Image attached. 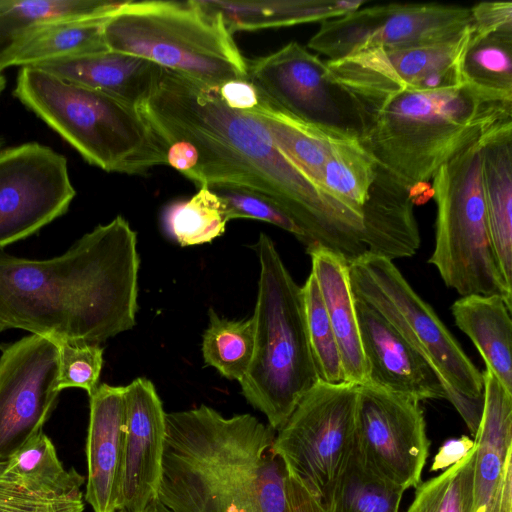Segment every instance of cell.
<instances>
[{"instance_id":"cell-18","label":"cell","mask_w":512,"mask_h":512,"mask_svg":"<svg viewBox=\"0 0 512 512\" xmlns=\"http://www.w3.org/2000/svg\"><path fill=\"white\" fill-rule=\"evenodd\" d=\"M356 314L367 367L366 383L419 402L446 399L430 365L381 314L358 299Z\"/></svg>"},{"instance_id":"cell-4","label":"cell","mask_w":512,"mask_h":512,"mask_svg":"<svg viewBox=\"0 0 512 512\" xmlns=\"http://www.w3.org/2000/svg\"><path fill=\"white\" fill-rule=\"evenodd\" d=\"M360 117L359 140L415 200L418 187L423 189L442 165L512 121V96L464 82L395 94L363 108Z\"/></svg>"},{"instance_id":"cell-9","label":"cell","mask_w":512,"mask_h":512,"mask_svg":"<svg viewBox=\"0 0 512 512\" xmlns=\"http://www.w3.org/2000/svg\"><path fill=\"white\" fill-rule=\"evenodd\" d=\"M481 139L442 165L432 178L437 214L428 262L461 296L499 295L512 307V288L501 274L487 226Z\"/></svg>"},{"instance_id":"cell-23","label":"cell","mask_w":512,"mask_h":512,"mask_svg":"<svg viewBox=\"0 0 512 512\" xmlns=\"http://www.w3.org/2000/svg\"><path fill=\"white\" fill-rule=\"evenodd\" d=\"M338 344L346 383L362 385L367 367L362 349L348 262L322 246L306 249Z\"/></svg>"},{"instance_id":"cell-34","label":"cell","mask_w":512,"mask_h":512,"mask_svg":"<svg viewBox=\"0 0 512 512\" xmlns=\"http://www.w3.org/2000/svg\"><path fill=\"white\" fill-rule=\"evenodd\" d=\"M209 324L203 333L202 355L229 380L241 381L247 373L254 353L253 318L228 320L210 308Z\"/></svg>"},{"instance_id":"cell-38","label":"cell","mask_w":512,"mask_h":512,"mask_svg":"<svg viewBox=\"0 0 512 512\" xmlns=\"http://www.w3.org/2000/svg\"><path fill=\"white\" fill-rule=\"evenodd\" d=\"M222 200L228 221L249 218L273 224L293 234L306 247L308 239L297 223L270 199L244 189L215 186L209 187Z\"/></svg>"},{"instance_id":"cell-29","label":"cell","mask_w":512,"mask_h":512,"mask_svg":"<svg viewBox=\"0 0 512 512\" xmlns=\"http://www.w3.org/2000/svg\"><path fill=\"white\" fill-rule=\"evenodd\" d=\"M404 492L371 466L355 436L321 505L325 512H399Z\"/></svg>"},{"instance_id":"cell-11","label":"cell","mask_w":512,"mask_h":512,"mask_svg":"<svg viewBox=\"0 0 512 512\" xmlns=\"http://www.w3.org/2000/svg\"><path fill=\"white\" fill-rule=\"evenodd\" d=\"M471 25L470 7L440 3H390L359 8L321 22L308 47L338 60L373 49L444 43Z\"/></svg>"},{"instance_id":"cell-22","label":"cell","mask_w":512,"mask_h":512,"mask_svg":"<svg viewBox=\"0 0 512 512\" xmlns=\"http://www.w3.org/2000/svg\"><path fill=\"white\" fill-rule=\"evenodd\" d=\"M66 81L95 89L140 108L155 91L163 68L113 51L47 61L35 66Z\"/></svg>"},{"instance_id":"cell-40","label":"cell","mask_w":512,"mask_h":512,"mask_svg":"<svg viewBox=\"0 0 512 512\" xmlns=\"http://www.w3.org/2000/svg\"><path fill=\"white\" fill-rule=\"evenodd\" d=\"M83 492L53 495L31 491L0 475V512H84Z\"/></svg>"},{"instance_id":"cell-7","label":"cell","mask_w":512,"mask_h":512,"mask_svg":"<svg viewBox=\"0 0 512 512\" xmlns=\"http://www.w3.org/2000/svg\"><path fill=\"white\" fill-rule=\"evenodd\" d=\"M109 51L146 59L205 85L248 79L222 17L198 0L123 1L104 24Z\"/></svg>"},{"instance_id":"cell-15","label":"cell","mask_w":512,"mask_h":512,"mask_svg":"<svg viewBox=\"0 0 512 512\" xmlns=\"http://www.w3.org/2000/svg\"><path fill=\"white\" fill-rule=\"evenodd\" d=\"M59 354L57 344L30 334L1 346L0 462L42 431L56 406Z\"/></svg>"},{"instance_id":"cell-19","label":"cell","mask_w":512,"mask_h":512,"mask_svg":"<svg viewBox=\"0 0 512 512\" xmlns=\"http://www.w3.org/2000/svg\"><path fill=\"white\" fill-rule=\"evenodd\" d=\"M483 410L474 442L473 512H512V392L488 369Z\"/></svg>"},{"instance_id":"cell-24","label":"cell","mask_w":512,"mask_h":512,"mask_svg":"<svg viewBox=\"0 0 512 512\" xmlns=\"http://www.w3.org/2000/svg\"><path fill=\"white\" fill-rule=\"evenodd\" d=\"M481 180L492 248L512 288V121L482 137Z\"/></svg>"},{"instance_id":"cell-33","label":"cell","mask_w":512,"mask_h":512,"mask_svg":"<svg viewBox=\"0 0 512 512\" xmlns=\"http://www.w3.org/2000/svg\"><path fill=\"white\" fill-rule=\"evenodd\" d=\"M376 167V160L359 137H345L334 145L323 167L321 184L342 202L363 214Z\"/></svg>"},{"instance_id":"cell-2","label":"cell","mask_w":512,"mask_h":512,"mask_svg":"<svg viewBox=\"0 0 512 512\" xmlns=\"http://www.w3.org/2000/svg\"><path fill=\"white\" fill-rule=\"evenodd\" d=\"M137 235L122 216L84 234L63 254L0 253V332L100 344L130 330L138 310Z\"/></svg>"},{"instance_id":"cell-45","label":"cell","mask_w":512,"mask_h":512,"mask_svg":"<svg viewBox=\"0 0 512 512\" xmlns=\"http://www.w3.org/2000/svg\"><path fill=\"white\" fill-rule=\"evenodd\" d=\"M118 512H127L124 510H120ZM138 512H172L169 508H167L159 498L151 501L149 504L146 505L144 509Z\"/></svg>"},{"instance_id":"cell-32","label":"cell","mask_w":512,"mask_h":512,"mask_svg":"<svg viewBox=\"0 0 512 512\" xmlns=\"http://www.w3.org/2000/svg\"><path fill=\"white\" fill-rule=\"evenodd\" d=\"M512 29L473 33L460 60L463 82L512 96Z\"/></svg>"},{"instance_id":"cell-17","label":"cell","mask_w":512,"mask_h":512,"mask_svg":"<svg viewBox=\"0 0 512 512\" xmlns=\"http://www.w3.org/2000/svg\"><path fill=\"white\" fill-rule=\"evenodd\" d=\"M124 396L121 510L138 512L159 498L166 412L154 384L146 378H136L124 386Z\"/></svg>"},{"instance_id":"cell-44","label":"cell","mask_w":512,"mask_h":512,"mask_svg":"<svg viewBox=\"0 0 512 512\" xmlns=\"http://www.w3.org/2000/svg\"><path fill=\"white\" fill-rule=\"evenodd\" d=\"M474 446V440L466 435L445 441L434 457L431 470L447 469L464 458Z\"/></svg>"},{"instance_id":"cell-43","label":"cell","mask_w":512,"mask_h":512,"mask_svg":"<svg viewBox=\"0 0 512 512\" xmlns=\"http://www.w3.org/2000/svg\"><path fill=\"white\" fill-rule=\"evenodd\" d=\"M286 492L290 512H325L319 500L288 470Z\"/></svg>"},{"instance_id":"cell-20","label":"cell","mask_w":512,"mask_h":512,"mask_svg":"<svg viewBox=\"0 0 512 512\" xmlns=\"http://www.w3.org/2000/svg\"><path fill=\"white\" fill-rule=\"evenodd\" d=\"M89 409L84 499L93 512H118L122 509L124 387L98 385L89 395Z\"/></svg>"},{"instance_id":"cell-13","label":"cell","mask_w":512,"mask_h":512,"mask_svg":"<svg viewBox=\"0 0 512 512\" xmlns=\"http://www.w3.org/2000/svg\"><path fill=\"white\" fill-rule=\"evenodd\" d=\"M76 195L65 156L37 142L0 150V250L65 214Z\"/></svg>"},{"instance_id":"cell-48","label":"cell","mask_w":512,"mask_h":512,"mask_svg":"<svg viewBox=\"0 0 512 512\" xmlns=\"http://www.w3.org/2000/svg\"><path fill=\"white\" fill-rule=\"evenodd\" d=\"M4 139L0 137V150L3 148Z\"/></svg>"},{"instance_id":"cell-8","label":"cell","mask_w":512,"mask_h":512,"mask_svg":"<svg viewBox=\"0 0 512 512\" xmlns=\"http://www.w3.org/2000/svg\"><path fill=\"white\" fill-rule=\"evenodd\" d=\"M356 299L381 314L430 365L473 436L483 410V376L433 308L393 261L365 254L349 264Z\"/></svg>"},{"instance_id":"cell-39","label":"cell","mask_w":512,"mask_h":512,"mask_svg":"<svg viewBox=\"0 0 512 512\" xmlns=\"http://www.w3.org/2000/svg\"><path fill=\"white\" fill-rule=\"evenodd\" d=\"M56 344L59 354L58 389L80 388L90 395L98 386L103 348L99 344L80 341H60Z\"/></svg>"},{"instance_id":"cell-21","label":"cell","mask_w":512,"mask_h":512,"mask_svg":"<svg viewBox=\"0 0 512 512\" xmlns=\"http://www.w3.org/2000/svg\"><path fill=\"white\" fill-rule=\"evenodd\" d=\"M414 205L411 189L377 164L362 209L367 254L393 261L417 253L420 234Z\"/></svg>"},{"instance_id":"cell-3","label":"cell","mask_w":512,"mask_h":512,"mask_svg":"<svg viewBox=\"0 0 512 512\" xmlns=\"http://www.w3.org/2000/svg\"><path fill=\"white\" fill-rule=\"evenodd\" d=\"M276 433L204 404L166 413L160 501L172 512H290Z\"/></svg>"},{"instance_id":"cell-14","label":"cell","mask_w":512,"mask_h":512,"mask_svg":"<svg viewBox=\"0 0 512 512\" xmlns=\"http://www.w3.org/2000/svg\"><path fill=\"white\" fill-rule=\"evenodd\" d=\"M248 80L273 103L319 127L360 136L361 118L331 78L326 61L296 41L247 62Z\"/></svg>"},{"instance_id":"cell-26","label":"cell","mask_w":512,"mask_h":512,"mask_svg":"<svg viewBox=\"0 0 512 512\" xmlns=\"http://www.w3.org/2000/svg\"><path fill=\"white\" fill-rule=\"evenodd\" d=\"M221 15L228 31L284 27L337 18L361 8L362 0H198Z\"/></svg>"},{"instance_id":"cell-30","label":"cell","mask_w":512,"mask_h":512,"mask_svg":"<svg viewBox=\"0 0 512 512\" xmlns=\"http://www.w3.org/2000/svg\"><path fill=\"white\" fill-rule=\"evenodd\" d=\"M123 2V1H122ZM122 2L106 0H0V68L31 31L63 19L106 17Z\"/></svg>"},{"instance_id":"cell-5","label":"cell","mask_w":512,"mask_h":512,"mask_svg":"<svg viewBox=\"0 0 512 512\" xmlns=\"http://www.w3.org/2000/svg\"><path fill=\"white\" fill-rule=\"evenodd\" d=\"M13 94L106 172L142 175L166 164L163 142L130 103L34 67H21Z\"/></svg>"},{"instance_id":"cell-41","label":"cell","mask_w":512,"mask_h":512,"mask_svg":"<svg viewBox=\"0 0 512 512\" xmlns=\"http://www.w3.org/2000/svg\"><path fill=\"white\" fill-rule=\"evenodd\" d=\"M471 30L486 33L501 29H512V2H481L472 7Z\"/></svg>"},{"instance_id":"cell-10","label":"cell","mask_w":512,"mask_h":512,"mask_svg":"<svg viewBox=\"0 0 512 512\" xmlns=\"http://www.w3.org/2000/svg\"><path fill=\"white\" fill-rule=\"evenodd\" d=\"M358 391L318 381L276 433L273 452L320 503L354 443Z\"/></svg>"},{"instance_id":"cell-6","label":"cell","mask_w":512,"mask_h":512,"mask_svg":"<svg viewBox=\"0 0 512 512\" xmlns=\"http://www.w3.org/2000/svg\"><path fill=\"white\" fill-rule=\"evenodd\" d=\"M254 248L260 264L252 316L254 353L239 383L247 402L278 432L319 380L308 341L302 287L268 235L261 233Z\"/></svg>"},{"instance_id":"cell-35","label":"cell","mask_w":512,"mask_h":512,"mask_svg":"<svg viewBox=\"0 0 512 512\" xmlns=\"http://www.w3.org/2000/svg\"><path fill=\"white\" fill-rule=\"evenodd\" d=\"M227 222L224 203L207 186L188 200L172 203L164 213L166 230L183 247L212 242L224 233Z\"/></svg>"},{"instance_id":"cell-27","label":"cell","mask_w":512,"mask_h":512,"mask_svg":"<svg viewBox=\"0 0 512 512\" xmlns=\"http://www.w3.org/2000/svg\"><path fill=\"white\" fill-rule=\"evenodd\" d=\"M248 114L267 130L281 153L321 187L323 167L334 145L353 136L303 121L273 103L262 92L260 104Z\"/></svg>"},{"instance_id":"cell-16","label":"cell","mask_w":512,"mask_h":512,"mask_svg":"<svg viewBox=\"0 0 512 512\" xmlns=\"http://www.w3.org/2000/svg\"><path fill=\"white\" fill-rule=\"evenodd\" d=\"M355 436L381 476L404 491L421 483L430 442L419 401L359 385Z\"/></svg>"},{"instance_id":"cell-25","label":"cell","mask_w":512,"mask_h":512,"mask_svg":"<svg viewBox=\"0 0 512 512\" xmlns=\"http://www.w3.org/2000/svg\"><path fill=\"white\" fill-rule=\"evenodd\" d=\"M456 326L472 341L486 369L512 392V321L499 295H466L451 306Z\"/></svg>"},{"instance_id":"cell-42","label":"cell","mask_w":512,"mask_h":512,"mask_svg":"<svg viewBox=\"0 0 512 512\" xmlns=\"http://www.w3.org/2000/svg\"><path fill=\"white\" fill-rule=\"evenodd\" d=\"M216 90L227 107L239 112L249 113L260 104L261 92L248 79L224 82Z\"/></svg>"},{"instance_id":"cell-46","label":"cell","mask_w":512,"mask_h":512,"mask_svg":"<svg viewBox=\"0 0 512 512\" xmlns=\"http://www.w3.org/2000/svg\"><path fill=\"white\" fill-rule=\"evenodd\" d=\"M6 87V76L4 74V69L0 68V95L4 91Z\"/></svg>"},{"instance_id":"cell-47","label":"cell","mask_w":512,"mask_h":512,"mask_svg":"<svg viewBox=\"0 0 512 512\" xmlns=\"http://www.w3.org/2000/svg\"><path fill=\"white\" fill-rule=\"evenodd\" d=\"M474 512H485V508L483 506L477 508Z\"/></svg>"},{"instance_id":"cell-36","label":"cell","mask_w":512,"mask_h":512,"mask_svg":"<svg viewBox=\"0 0 512 512\" xmlns=\"http://www.w3.org/2000/svg\"><path fill=\"white\" fill-rule=\"evenodd\" d=\"M476 446L441 474L420 483L406 512H473Z\"/></svg>"},{"instance_id":"cell-37","label":"cell","mask_w":512,"mask_h":512,"mask_svg":"<svg viewBox=\"0 0 512 512\" xmlns=\"http://www.w3.org/2000/svg\"><path fill=\"white\" fill-rule=\"evenodd\" d=\"M302 296L308 341L318 380L334 385L345 383L336 337L312 273L302 286Z\"/></svg>"},{"instance_id":"cell-12","label":"cell","mask_w":512,"mask_h":512,"mask_svg":"<svg viewBox=\"0 0 512 512\" xmlns=\"http://www.w3.org/2000/svg\"><path fill=\"white\" fill-rule=\"evenodd\" d=\"M470 26L457 38L434 45L373 49L328 60L331 78L353 101L358 113L405 91H435L463 84L460 60ZM361 118V117H360Z\"/></svg>"},{"instance_id":"cell-1","label":"cell","mask_w":512,"mask_h":512,"mask_svg":"<svg viewBox=\"0 0 512 512\" xmlns=\"http://www.w3.org/2000/svg\"><path fill=\"white\" fill-rule=\"evenodd\" d=\"M139 109L163 144L183 140L195 148L196 165L185 177L199 188L234 187L270 199L303 230L306 249L322 246L348 264L367 254L363 214L302 173L258 120L227 107L216 87L163 69Z\"/></svg>"},{"instance_id":"cell-31","label":"cell","mask_w":512,"mask_h":512,"mask_svg":"<svg viewBox=\"0 0 512 512\" xmlns=\"http://www.w3.org/2000/svg\"><path fill=\"white\" fill-rule=\"evenodd\" d=\"M0 475L28 490L53 495L80 493L86 480L74 468L64 467L54 444L43 431L0 462Z\"/></svg>"},{"instance_id":"cell-28","label":"cell","mask_w":512,"mask_h":512,"mask_svg":"<svg viewBox=\"0 0 512 512\" xmlns=\"http://www.w3.org/2000/svg\"><path fill=\"white\" fill-rule=\"evenodd\" d=\"M109 16L63 19L43 24L18 43L1 68L35 67L47 61L108 51L103 29Z\"/></svg>"}]
</instances>
